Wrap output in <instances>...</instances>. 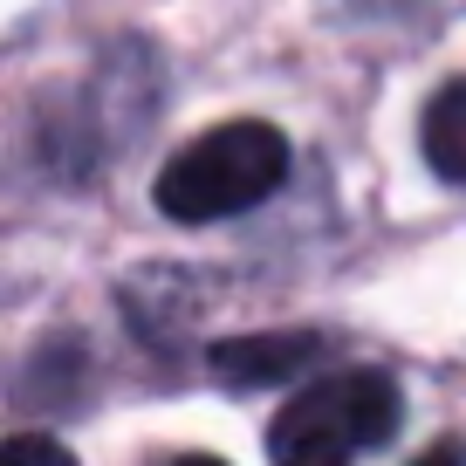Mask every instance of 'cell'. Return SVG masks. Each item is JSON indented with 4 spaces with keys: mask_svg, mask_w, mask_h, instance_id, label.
<instances>
[{
    "mask_svg": "<svg viewBox=\"0 0 466 466\" xmlns=\"http://www.w3.org/2000/svg\"><path fill=\"white\" fill-rule=\"evenodd\" d=\"M411 466H466V446L460 439H439V446L425 452V460H411Z\"/></svg>",
    "mask_w": 466,
    "mask_h": 466,
    "instance_id": "6",
    "label": "cell"
},
{
    "mask_svg": "<svg viewBox=\"0 0 466 466\" xmlns=\"http://www.w3.org/2000/svg\"><path fill=\"white\" fill-rule=\"evenodd\" d=\"M289 178V137L275 124H219V131L192 137L172 165L158 172V213L178 227H206V219H233L261 206L268 192Z\"/></svg>",
    "mask_w": 466,
    "mask_h": 466,
    "instance_id": "2",
    "label": "cell"
},
{
    "mask_svg": "<svg viewBox=\"0 0 466 466\" xmlns=\"http://www.w3.org/2000/svg\"><path fill=\"white\" fill-rule=\"evenodd\" d=\"M405 425V391L391 370H329L309 378L268 425V460L275 466H357L364 452L391 446Z\"/></svg>",
    "mask_w": 466,
    "mask_h": 466,
    "instance_id": "1",
    "label": "cell"
},
{
    "mask_svg": "<svg viewBox=\"0 0 466 466\" xmlns=\"http://www.w3.org/2000/svg\"><path fill=\"white\" fill-rule=\"evenodd\" d=\"M0 466H76V460L56 446V439L21 432V439H7V446H0Z\"/></svg>",
    "mask_w": 466,
    "mask_h": 466,
    "instance_id": "5",
    "label": "cell"
},
{
    "mask_svg": "<svg viewBox=\"0 0 466 466\" xmlns=\"http://www.w3.org/2000/svg\"><path fill=\"white\" fill-rule=\"evenodd\" d=\"M316 357H322L316 329H281V336H240V343H219L213 370L227 384H281V378H302Z\"/></svg>",
    "mask_w": 466,
    "mask_h": 466,
    "instance_id": "3",
    "label": "cell"
},
{
    "mask_svg": "<svg viewBox=\"0 0 466 466\" xmlns=\"http://www.w3.org/2000/svg\"><path fill=\"white\" fill-rule=\"evenodd\" d=\"M178 466H219V460H178Z\"/></svg>",
    "mask_w": 466,
    "mask_h": 466,
    "instance_id": "7",
    "label": "cell"
},
{
    "mask_svg": "<svg viewBox=\"0 0 466 466\" xmlns=\"http://www.w3.org/2000/svg\"><path fill=\"white\" fill-rule=\"evenodd\" d=\"M419 145H425V165H432L446 186H466V83H446L425 103Z\"/></svg>",
    "mask_w": 466,
    "mask_h": 466,
    "instance_id": "4",
    "label": "cell"
}]
</instances>
